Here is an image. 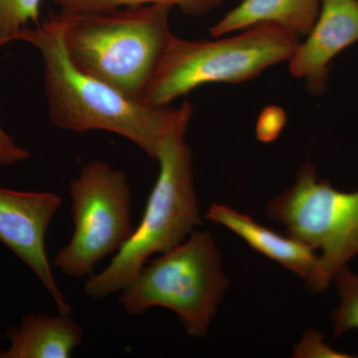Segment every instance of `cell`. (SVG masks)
<instances>
[{
	"label": "cell",
	"instance_id": "5b68a950",
	"mask_svg": "<svg viewBox=\"0 0 358 358\" xmlns=\"http://www.w3.org/2000/svg\"><path fill=\"white\" fill-rule=\"evenodd\" d=\"M229 285L211 232L194 231L141 268L122 289L120 303L131 315L166 308L190 336L203 338Z\"/></svg>",
	"mask_w": 358,
	"mask_h": 358
},
{
	"label": "cell",
	"instance_id": "ac0fdd59",
	"mask_svg": "<svg viewBox=\"0 0 358 358\" xmlns=\"http://www.w3.org/2000/svg\"><path fill=\"white\" fill-rule=\"evenodd\" d=\"M284 122V115L275 114L262 115L257 128V136L259 140L264 143L275 141L281 133Z\"/></svg>",
	"mask_w": 358,
	"mask_h": 358
},
{
	"label": "cell",
	"instance_id": "e0dca14e",
	"mask_svg": "<svg viewBox=\"0 0 358 358\" xmlns=\"http://www.w3.org/2000/svg\"><path fill=\"white\" fill-rule=\"evenodd\" d=\"M11 43L10 40L0 39V48ZM30 154L0 126V166H11L29 159Z\"/></svg>",
	"mask_w": 358,
	"mask_h": 358
},
{
	"label": "cell",
	"instance_id": "7c38bea8",
	"mask_svg": "<svg viewBox=\"0 0 358 358\" xmlns=\"http://www.w3.org/2000/svg\"><path fill=\"white\" fill-rule=\"evenodd\" d=\"M322 0H242L212 26L213 37L258 24H274L298 36H307L319 15Z\"/></svg>",
	"mask_w": 358,
	"mask_h": 358
},
{
	"label": "cell",
	"instance_id": "7a4b0ae2",
	"mask_svg": "<svg viewBox=\"0 0 358 358\" xmlns=\"http://www.w3.org/2000/svg\"><path fill=\"white\" fill-rule=\"evenodd\" d=\"M171 7H122L56 14L78 68L141 103L171 37Z\"/></svg>",
	"mask_w": 358,
	"mask_h": 358
},
{
	"label": "cell",
	"instance_id": "9a60e30c",
	"mask_svg": "<svg viewBox=\"0 0 358 358\" xmlns=\"http://www.w3.org/2000/svg\"><path fill=\"white\" fill-rule=\"evenodd\" d=\"M42 0H0V39L17 41L28 23L40 24Z\"/></svg>",
	"mask_w": 358,
	"mask_h": 358
},
{
	"label": "cell",
	"instance_id": "8992f818",
	"mask_svg": "<svg viewBox=\"0 0 358 358\" xmlns=\"http://www.w3.org/2000/svg\"><path fill=\"white\" fill-rule=\"evenodd\" d=\"M267 214L289 236L320 251L310 293L327 291L358 255V190L341 192L320 178L312 164H303L293 185L268 202Z\"/></svg>",
	"mask_w": 358,
	"mask_h": 358
},
{
	"label": "cell",
	"instance_id": "277c9868",
	"mask_svg": "<svg viewBox=\"0 0 358 358\" xmlns=\"http://www.w3.org/2000/svg\"><path fill=\"white\" fill-rule=\"evenodd\" d=\"M241 34L214 41H188L173 35L141 96L148 107H167L205 84L250 81L289 61L300 38L274 24H258Z\"/></svg>",
	"mask_w": 358,
	"mask_h": 358
},
{
	"label": "cell",
	"instance_id": "6da1fadb",
	"mask_svg": "<svg viewBox=\"0 0 358 358\" xmlns=\"http://www.w3.org/2000/svg\"><path fill=\"white\" fill-rule=\"evenodd\" d=\"M17 41L32 45L41 55L49 117L59 129L119 134L157 160L169 134L192 121L190 103L178 108L148 107L78 68L66 50L57 15L21 30Z\"/></svg>",
	"mask_w": 358,
	"mask_h": 358
},
{
	"label": "cell",
	"instance_id": "d6986e66",
	"mask_svg": "<svg viewBox=\"0 0 358 358\" xmlns=\"http://www.w3.org/2000/svg\"><path fill=\"white\" fill-rule=\"evenodd\" d=\"M0 341H1V331H0Z\"/></svg>",
	"mask_w": 358,
	"mask_h": 358
},
{
	"label": "cell",
	"instance_id": "5bb4252c",
	"mask_svg": "<svg viewBox=\"0 0 358 358\" xmlns=\"http://www.w3.org/2000/svg\"><path fill=\"white\" fill-rule=\"evenodd\" d=\"M339 303L331 313L333 336L338 338L350 331H358V274L345 266L334 275Z\"/></svg>",
	"mask_w": 358,
	"mask_h": 358
},
{
	"label": "cell",
	"instance_id": "9c48e42d",
	"mask_svg": "<svg viewBox=\"0 0 358 358\" xmlns=\"http://www.w3.org/2000/svg\"><path fill=\"white\" fill-rule=\"evenodd\" d=\"M306 37L289 60V72L305 80L310 94L320 96L327 90L331 61L358 42V0H322Z\"/></svg>",
	"mask_w": 358,
	"mask_h": 358
},
{
	"label": "cell",
	"instance_id": "2e32d148",
	"mask_svg": "<svg viewBox=\"0 0 358 358\" xmlns=\"http://www.w3.org/2000/svg\"><path fill=\"white\" fill-rule=\"evenodd\" d=\"M294 357L348 358L352 357V355L334 350L331 346L324 343L322 334L315 331H308L294 348Z\"/></svg>",
	"mask_w": 358,
	"mask_h": 358
},
{
	"label": "cell",
	"instance_id": "30bf717a",
	"mask_svg": "<svg viewBox=\"0 0 358 358\" xmlns=\"http://www.w3.org/2000/svg\"><path fill=\"white\" fill-rule=\"evenodd\" d=\"M205 217L232 231L252 249L305 280L308 287L315 280L319 254L305 242L289 234L284 236L227 205L212 204Z\"/></svg>",
	"mask_w": 358,
	"mask_h": 358
},
{
	"label": "cell",
	"instance_id": "ba28073f",
	"mask_svg": "<svg viewBox=\"0 0 358 358\" xmlns=\"http://www.w3.org/2000/svg\"><path fill=\"white\" fill-rule=\"evenodd\" d=\"M62 204L53 192H21L0 187V242L38 278L59 313L72 307L61 293L46 252V233Z\"/></svg>",
	"mask_w": 358,
	"mask_h": 358
},
{
	"label": "cell",
	"instance_id": "3957f363",
	"mask_svg": "<svg viewBox=\"0 0 358 358\" xmlns=\"http://www.w3.org/2000/svg\"><path fill=\"white\" fill-rule=\"evenodd\" d=\"M187 128L176 129L162 143L157 159L159 176L133 235L107 268L86 278L84 293L92 300L121 292L150 257L176 248L201 225L192 150L185 141Z\"/></svg>",
	"mask_w": 358,
	"mask_h": 358
},
{
	"label": "cell",
	"instance_id": "4fadbf2b",
	"mask_svg": "<svg viewBox=\"0 0 358 358\" xmlns=\"http://www.w3.org/2000/svg\"><path fill=\"white\" fill-rule=\"evenodd\" d=\"M61 11H102L122 7L164 6L178 7L190 15H201L220 6L225 0H53Z\"/></svg>",
	"mask_w": 358,
	"mask_h": 358
},
{
	"label": "cell",
	"instance_id": "52a82bcc",
	"mask_svg": "<svg viewBox=\"0 0 358 358\" xmlns=\"http://www.w3.org/2000/svg\"><path fill=\"white\" fill-rule=\"evenodd\" d=\"M70 199L74 232L53 265L66 277L88 278L103 259L122 248L136 228L128 178L103 160H92L71 181Z\"/></svg>",
	"mask_w": 358,
	"mask_h": 358
},
{
	"label": "cell",
	"instance_id": "8fae6325",
	"mask_svg": "<svg viewBox=\"0 0 358 358\" xmlns=\"http://www.w3.org/2000/svg\"><path fill=\"white\" fill-rule=\"evenodd\" d=\"M6 336L9 348L0 350V358H69L84 331L71 315L32 312L9 327Z\"/></svg>",
	"mask_w": 358,
	"mask_h": 358
}]
</instances>
